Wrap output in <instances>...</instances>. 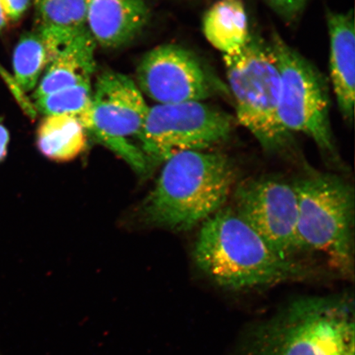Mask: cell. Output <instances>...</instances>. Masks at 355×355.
Instances as JSON below:
<instances>
[{
  "label": "cell",
  "instance_id": "cell-1",
  "mask_svg": "<svg viewBox=\"0 0 355 355\" xmlns=\"http://www.w3.org/2000/svg\"><path fill=\"white\" fill-rule=\"evenodd\" d=\"M198 269L218 287L246 291L304 281L312 270L282 259L233 208L223 207L202 224L193 250Z\"/></svg>",
  "mask_w": 355,
  "mask_h": 355
},
{
  "label": "cell",
  "instance_id": "cell-2",
  "mask_svg": "<svg viewBox=\"0 0 355 355\" xmlns=\"http://www.w3.org/2000/svg\"><path fill=\"white\" fill-rule=\"evenodd\" d=\"M228 157L204 150H185L164 162L144 211L150 223L189 230L224 207L236 182Z\"/></svg>",
  "mask_w": 355,
  "mask_h": 355
},
{
  "label": "cell",
  "instance_id": "cell-3",
  "mask_svg": "<svg viewBox=\"0 0 355 355\" xmlns=\"http://www.w3.org/2000/svg\"><path fill=\"white\" fill-rule=\"evenodd\" d=\"M244 355H355L354 301L304 297L257 325Z\"/></svg>",
  "mask_w": 355,
  "mask_h": 355
},
{
  "label": "cell",
  "instance_id": "cell-4",
  "mask_svg": "<svg viewBox=\"0 0 355 355\" xmlns=\"http://www.w3.org/2000/svg\"><path fill=\"white\" fill-rule=\"evenodd\" d=\"M294 186L302 252H321L337 272L353 277V188L341 178L322 173H310Z\"/></svg>",
  "mask_w": 355,
  "mask_h": 355
},
{
  "label": "cell",
  "instance_id": "cell-5",
  "mask_svg": "<svg viewBox=\"0 0 355 355\" xmlns=\"http://www.w3.org/2000/svg\"><path fill=\"white\" fill-rule=\"evenodd\" d=\"M224 62L238 122L266 152L283 153L292 135L279 122V74L270 44L251 35L246 46L224 55Z\"/></svg>",
  "mask_w": 355,
  "mask_h": 355
},
{
  "label": "cell",
  "instance_id": "cell-6",
  "mask_svg": "<svg viewBox=\"0 0 355 355\" xmlns=\"http://www.w3.org/2000/svg\"><path fill=\"white\" fill-rule=\"evenodd\" d=\"M279 74V119L286 131L302 132L336 157L327 87L320 73L277 33L270 42Z\"/></svg>",
  "mask_w": 355,
  "mask_h": 355
},
{
  "label": "cell",
  "instance_id": "cell-7",
  "mask_svg": "<svg viewBox=\"0 0 355 355\" xmlns=\"http://www.w3.org/2000/svg\"><path fill=\"white\" fill-rule=\"evenodd\" d=\"M232 130L228 114L203 101H189L149 107L137 137L146 157L164 163L177 153L224 143Z\"/></svg>",
  "mask_w": 355,
  "mask_h": 355
},
{
  "label": "cell",
  "instance_id": "cell-8",
  "mask_svg": "<svg viewBox=\"0 0 355 355\" xmlns=\"http://www.w3.org/2000/svg\"><path fill=\"white\" fill-rule=\"evenodd\" d=\"M148 110L136 82L121 73L105 72L92 89L91 110L83 125L99 143L144 173L146 155L128 137L139 136Z\"/></svg>",
  "mask_w": 355,
  "mask_h": 355
},
{
  "label": "cell",
  "instance_id": "cell-9",
  "mask_svg": "<svg viewBox=\"0 0 355 355\" xmlns=\"http://www.w3.org/2000/svg\"><path fill=\"white\" fill-rule=\"evenodd\" d=\"M233 209L284 259L302 252L298 235V198L294 184L263 176L235 187Z\"/></svg>",
  "mask_w": 355,
  "mask_h": 355
},
{
  "label": "cell",
  "instance_id": "cell-10",
  "mask_svg": "<svg viewBox=\"0 0 355 355\" xmlns=\"http://www.w3.org/2000/svg\"><path fill=\"white\" fill-rule=\"evenodd\" d=\"M136 83L158 105L203 101L228 92L196 55L175 44L146 53L137 67Z\"/></svg>",
  "mask_w": 355,
  "mask_h": 355
},
{
  "label": "cell",
  "instance_id": "cell-11",
  "mask_svg": "<svg viewBox=\"0 0 355 355\" xmlns=\"http://www.w3.org/2000/svg\"><path fill=\"white\" fill-rule=\"evenodd\" d=\"M49 62L33 93V101L62 89L91 82L96 69V43L87 28L43 40Z\"/></svg>",
  "mask_w": 355,
  "mask_h": 355
},
{
  "label": "cell",
  "instance_id": "cell-12",
  "mask_svg": "<svg viewBox=\"0 0 355 355\" xmlns=\"http://www.w3.org/2000/svg\"><path fill=\"white\" fill-rule=\"evenodd\" d=\"M84 1L88 32L104 48H118L132 42L149 21L144 0Z\"/></svg>",
  "mask_w": 355,
  "mask_h": 355
},
{
  "label": "cell",
  "instance_id": "cell-13",
  "mask_svg": "<svg viewBox=\"0 0 355 355\" xmlns=\"http://www.w3.org/2000/svg\"><path fill=\"white\" fill-rule=\"evenodd\" d=\"M330 38V76L337 105L352 121L355 100V33L353 12L327 13Z\"/></svg>",
  "mask_w": 355,
  "mask_h": 355
},
{
  "label": "cell",
  "instance_id": "cell-14",
  "mask_svg": "<svg viewBox=\"0 0 355 355\" xmlns=\"http://www.w3.org/2000/svg\"><path fill=\"white\" fill-rule=\"evenodd\" d=\"M202 30L208 42L224 55L235 54L251 37L242 0H218L203 17Z\"/></svg>",
  "mask_w": 355,
  "mask_h": 355
},
{
  "label": "cell",
  "instance_id": "cell-15",
  "mask_svg": "<svg viewBox=\"0 0 355 355\" xmlns=\"http://www.w3.org/2000/svg\"><path fill=\"white\" fill-rule=\"evenodd\" d=\"M87 132L77 118L69 115H46L37 132L40 152L56 162H68L85 152Z\"/></svg>",
  "mask_w": 355,
  "mask_h": 355
},
{
  "label": "cell",
  "instance_id": "cell-16",
  "mask_svg": "<svg viewBox=\"0 0 355 355\" xmlns=\"http://www.w3.org/2000/svg\"><path fill=\"white\" fill-rule=\"evenodd\" d=\"M40 33H69L87 28L84 0H31Z\"/></svg>",
  "mask_w": 355,
  "mask_h": 355
},
{
  "label": "cell",
  "instance_id": "cell-17",
  "mask_svg": "<svg viewBox=\"0 0 355 355\" xmlns=\"http://www.w3.org/2000/svg\"><path fill=\"white\" fill-rule=\"evenodd\" d=\"M48 62L47 49L41 35L37 32L22 35L12 58L15 80L22 92L35 90Z\"/></svg>",
  "mask_w": 355,
  "mask_h": 355
},
{
  "label": "cell",
  "instance_id": "cell-18",
  "mask_svg": "<svg viewBox=\"0 0 355 355\" xmlns=\"http://www.w3.org/2000/svg\"><path fill=\"white\" fill-rule=\"evenodd\" d=\"M92 101V83L87 82L62 89L34 100L37 112L46 115H69L81 123L90 112Z\"/></svg>",
  "mask_w": 355,
  "mask_h": 355
},
{
  "label": "cell",
  "instance_id": "cell-19",
  "mask_svg": "<svg viewBox=\"0 0 355 355\" xmlns=\"http://www.w3.org/2000/svg\"><path fill=\"white\" fill-rule=\"evenodd\" d=\"M266 2L284 21L292 22L303 12L307 0H266Z\"/></svg>",
  "mask_w": 355,
  "mask_h": 355
},
{
  "label": "cell",
  "instance_id": "cell-20",
  "mask_svg": "<svg viewBox=\"0 0 355 355\" xmlns=\"http://www.w3.org/2000/svg\"><path fill=\"white\" fill-rule=\"evenodd\" d=\"M8 20L19 21L31 4V0H0Z\"/></svg>",
  "mask_w": 355,
  "mask_h": 355
},
{
  "label": "cell",
  "instance_id": "cell-21",
  "mask_svg": "<svg viewBox=\"0 0 355 355\" xmlns=\"http://www.w3.org/2000/svg\"><path fill=\"white\" fill-rule=\"evenodd\" d=\"M8 143H10V133L7 128L0 123V162L6 157Z\"/></svg>",
  "mask_w": 355,
  "mask_h": 355
},
{
  "label": "cell",
  "instance_id": "cell-22",
  "mask_svg": "<svg viewBox=\"0 0 355 355\" xmlns=\"http://www.w3.org/2000/svg\"><path fill=\"white\" fill-rule=\"evenodd\" d=\"M8 21L6 13L3 12L1 3H0V32H2V31L6 28Z\"/></svg>",
  "mask_w": 355,
  "mask_h": 355
}]
</instances>
